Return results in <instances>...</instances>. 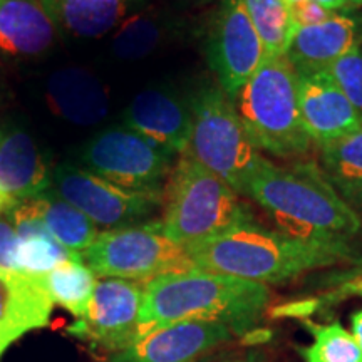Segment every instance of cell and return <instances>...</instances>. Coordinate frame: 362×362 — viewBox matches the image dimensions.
<instances>
[{
    "instance_id": "5bb4252c",
    "label": "cell",
    "mask_w": 362,
    "mask_h": 362,
    "mask_svg": "<svg viewBox=\"0 0 362 362\" xmlns=\"http://www.w3.org/2000/svg\"><path fill=\"white\" fill-rule=\"evenodd\" d=\"M124 123L149 141L181 156L187 153L193 129L189 99L163 89L141 90L126 107Z\"/></svg>"
},
{
    "instance_id": "ac0fdd59",
    "label": "cell",
    "mask_w": 362,
    "mask_h": 362,
    "mask_svg": "<svg viewBox=\"0 0 362 362\" xmlns=\"http://www.w3.org/2000/svg\"><path fill=\"white\" fill-rule=\"evenodd\" d=\"M57 34L40 0H0V52L6 56H42Z\"/></svg>"
},
{
    "instance_id": "d6a6232c",
    "label": "cell",
    "mask_w": 362,
    "mask_h": 362,
    "mask_svg": "<svg viewBox=\"0 0 362 362\" xmlns=\"http://www.w3.org/2000/svg\"><path fill=\"white\" fill-rule=\"evenodd\" d=\"M351 324H352V336L356 337L357 344H359L361 351H362V309L357 310L354 315H352L351 319Z\"/></svg>"
},
{
    "instance_id": "e0dca14e",
    "label": "cell",
    "mask_w": 362,
    "mask_h": 362,
    "mask_svg": "<svg viewBox=\"0 0 362 362\" xmlns=\"http://www.w3.org/2000/svg\"><path fill=\"white\" fill-rule=\"evenodd\" d=\"M51 187L52 173L37 143L25 131L0 128V192L17 205Z\"/></svg>"
},
{
    "instance_id": "d6986e66",
    "label": "cell",
    "mask_w": 362,
    "mask_h": 362,
    "mask_svg": "<svg viewBox=\"0 0 362 362\" xmlns=\"http://www.w3.org/2000/svg\"><path fill=\"white\" fill-rule=\"evenodd\" d=\"M45 93L54 112L74 124H99L110 111L106 88L96 76L79 67L54 72Z\"/></svg>"
},
{
    "instance_id": "3957f363",
    "label": "cell",
    "mask_w": 362,
    "mask_h": 362,
    "mask_svg": "<svg viewBox=\"0 0 362 362\" xmlns=\"http://www.w3.org/2000/svg\"><path fill=\"white\" fill-rule=\"evenodd\" d=\"M194 269L232 275L259 284H284L307 272L356 262L352 248L315 245L255 221L187 247Z\"/></svg>"
},
{
    "instance_id": "4316f807",
    "label": "cell",
    "mask_w": 362,
    "mask_h": 362,
    "mask_svg": "<svg viewBox=\"0 0 362 362\" xmlns=\"http://www.w3.org/2000/svg\"><path fill=\"white\" fill-rule=\"evenodd\" d=\"M320 163L334 185L362 180V124L337 141L320 146Z\"/></svg>"
},
{
    "instance_id": "f546056e",
    "label": "cell",
    "mask_w": 362,
    "mask_h": 362,
    "mask_svg": "<svg viewBox=\"0 0 362 362\" xmlns=\"http://www.w3.org/2000/svg\"><path fill=\"white\" fill-rule=\"evenodd\" d=\"M288 6H291L293 29L320 24V22L327 21L332 13H336L324 7L322 4L315 2V0H296Z\"/></svg>"
},
{
    "instance_id": "f1b7e54d",
    "label": "cell",
    "mask_w": 362,
    "mask_h": 362,
    "mask_svg": "<svg viewBox=\"0 0 362 362\" xmlns=\"http://www.w3.org/2000/svg\"><path fill=\"white\" fill-rule=\"evenodd\" d=\"M0 267L21 272L19 235L6 214L0 216Z\"/></svg>"
},
{
    "instance_id": "30bf717a",
    "label": "cell",
    "mask_w": 362,
    "mask_h": 362,
    "mask_svg": "<svg viewBox=\"0 0 362 362\" xmlns=\"http://www.w3.org/2000/svg\"><path fill=\"white\" fill-rule=\"evenodd\" d=\"M205 54L216 83L233 99L267 54L243 0H220L208 30Z\"/></svg>"
},
{
    "instance_id": "6da1fadb",
    "label": "cell",
    "mask_w": 362,
    "mask_h": 362,
    "mask_svg": "<svg viewBox=\"0 0 362 362\" xmlns=\"http://www.w3.org/2000/svg\"><path fill=\"white\" fill-rule=\"evenodd\" d=\"M247 197L264 208L279 232L302 242L352 248L351 240L362 232V216L314 161L279 166L265 160Z\"/></svg>"
},
{
    "instance_id": "e575fe53",
    "label": "cell",
    "mask_w": 362,
    "mask_h": 362,
    "mask_svg": "<svg viewBox=\"0 0 362 362\" xmlns=\"http://www.w3.org/2000/svg\"><path fill=\"white\" fill-rule=\"evenodd\" d=\"M223 362H265V361H262L260 357H257L255 354H248L245 357H238V359H230Z\"/></svg>"
},
{
    "instance_id": "cb8c5ba5",
    "label": "cell",
    "mask_w": 362,
    "mask_h": 362,
    "mask_svg": "<svg viewBox=\"0 0 362 362\" xmlns=\"http://www.w3.org/2000/svg\"><path fill=\"white\" fill-rule=\"evenodd\" d=\"M166 35V22L160 13L138 12L115 29L111 49L119 59L138 61L151 54Z\"/></svg>"
},
{
    "instance_id": "d4e9b609",
    "label": "cell",
    "mask_w": 362,
    "mask_h": 362,
    "mask_svg": "<svg viewBox=\"0 0 362 362\" xmlns=\"http://www.w3.org/2000/svg\"><path fill=\"white\" fill-rule=\"evenodd\" d=\"M265 52L285 56L293 34L291 6L287 0H243Z\"/></svg>"
},
{
    "instance_id": "484cf974",
    "label": "cell",
    "mask_w": 362,
    "mask_h": 362,
    "mask_svg": "<svg viewBox=\"0 0 362 362\" xmlns=\"http://www.w3.org/2000/svg\"><path fill=\"white\" fill-rule=\"evenodd\" d=\"M305 325L314 341L300 349L304 362H362L359 344L341 322L322 325L305 320Z\"/></svg>"
},
{
    "instance_id": "44dd1931",
    "label": "cell",
    "mask_w": 362,
    "mask_h": 362,
    "mask_svg": "<svg viewBox=\"0 0 362 362\" xmlns=\"http://www.w3.org/2000/svg\"><path fill=\"white\" fill-rule=\"evenodd\" d=\"M6 215L16 226L19 235V264L21 272L30 275H40L51 272L62 262L74 259V253L64 248L49 233L42 221L35 216L25 202L17 203Z\"/></svg>"
},
{
    "instance_id": "7c38bea8",
    "label": "cell",
    "mask_w": 362,
    "mask_h": 362,
    "mask_svg": "<svg viewBox=\"0 0 362 362\" xmlns=\"http://www.w3.org/2000/svg\"><path fill=\"white\" fill-rule=\"evenodd\" d=\"M233 336L232 329L218 322L171 324L134 339L123 351L111 354L110 362H194Z\"/></svg>"
},
{
    "instance_id": "4fadbf2b",
    "label": "cell",
    "mask_w": 362,
    "mask_h": 362,
    "mask_svg": "<svg viewBox=\"0 0 362 362\" xmlns=\"http://www.w3.org/2000/svg\"><path fill=\"white\" fill-rule=\"evenodd\" d=\"M297 90L302 121L312 143L319 148L337 141L362 124L359 112L327 69L297 72Z\"/></svg>"
},
{
    "instance_id": "ffe728a7",
    "label": "cell",
    "mask_w": 362,
    "mask_h": 362,
    "mask_svg": "<svg viewBox=\"0 0 362 362\" xmlns=\"http://www.w3.org/2000/svg\"><path fill=\"white\" fill-rule=\"evenodd\" d=\"M59 30L81 39H98L123 22L134 0H40Z\"/></svg>"
},
{
    "instance_id": "74e56055",
    "label": "cell",
    "mask_w": 362,
    "mask_h": 362,
    "mask_svg": "<svg viewBox=\"0 0 362 362\" xmlns=\"http://www.w3.org/2000/svg\"><path fill=\"white\" fill-rule=\"evenodd\" d=\"M194 2H198V4H206V2H210V0H194Z\"/></svg>"
},
{
    "instance_id": "9c48e42d",
    "label": "cell",
    "mask_w": 362,
    "mask_h": 362,
    "mask_svg": "<svg viewBox=\"0 0 362 362\" xmlns=\"http://www.w3.org/2000/svg\"><path fill=\"white\" fill-rule=\"evenodd\" d=\"M52 189L106 230L146 223L163 206L161 194L129 192L67 163L52 171Z\"/></svg>"
},
{
    "instance_id": "5b68a950",
    "label": "cell",
    "mask_w": 362,
    "mask_h": 362,
    "mask_svg": "<svg viewBox=\"0 0 362 362\" xmlns=\"http://www.w3.org/2000/svg\"><path fill=\"white\" fill-rule=\"evenodd\" d=\"M232 101L248 136L262 153L296 158L305 155L314 144L298 107L297 72L287 56L265 54L259 69Z\"/></svg>"
},
{
    "instance_id": "8fae6325",
    "label": "cell",
    "mask_w": 362,
    "mask_h": 362,
    "mask_svg": "<svg viewBox=\"0 0 362 362\" xmlns=\"http://www.w3.org/2000/svg\"><path fill=\"white\" fill-rule=\"evenodd\" d=\"M144 284L126 279H98L88 310L83 319L71 325L69 332L112 354L123 351L138 334Z\"/></svg>"
},
{
    "instance_id": "836d02e7",
    "label": "cell",
    "mask_w": 362,
    "mask_h": 362,
    "mask_svg": "<svg viewBox=\"0 0 362 362\" xmlns=\"http://www.w3.org/2000/svg\"><path fill=\"white\" fill-rule=\"evenodd\" d=\"M12 206H16V205H13V203H12L11 200H8L6 194L0 192V215L6 214V211L11 210Z\"/></svg>"
},
{
    "instance_id": "52a82bcc",
    "label": "cell",
    "mask_w": 362,
    "mask_h": 362,
    "mask_svg": "<svg viewBox=\"0 0 362 362\" xmlns=\"http://www.w3.org/2000/svg\"><path fill=\"white\" fill-rule=\"evenodd\" d=\"M81 259L99 279L138 282L194 269L187 248L168 238L161 220L99 232Z\"/></svg>"
},
{
    "instance_id": "4dcf8cb0",
    "label": "cell",
    "mask_w": 362,
    "mask_h": 362,
    "mask_svg": "<svg viewBox=\"0 0 362 362\" xmlns=\"http://www.w3.org/2000/svg\"><path fill=\"white\" fill-rule=\"evenodd\" d=\"M334 187H336L337 192L342 194L344 200L349 203L357 214L362 216V180L351 181V183L334 185Z\"/></svg>"
},
{
    "instance_id": "9a60e30c",
    "label": "cell",
    "mask_w": 362,
    "mask_h": 362,
    "mask_svg": "<svg viewBox=\"0 0 362 362\" xmlns=\"http://www.w3.org/2000/svg\"><path fill=\"white\" fill-rule=\"evenodd\" d=\"M52 309L42 279L0 267V361L25 334L47 327Z\"/></svg>"
},
{
    "instance_id": "83f0119b",
    "label": "cell",
    "mask_w": 362,
    "mask_h": 362,
    "mask_svg": "<svg viewBox=\"0 0 362 362\" xmlns=\"http://www.w3.org/2000/svg\"><path fill=\"white\" fill-rule=\"evenodd\" d=\"M327 72L362 117V45L337 59Z\"/></svg>"
},
{
    "instance_id": "7a4b0ae2",
    "label": "cell",
    "mask_w": 362,
    "mask_h": 362,
    "mask_svg": "<svg viewBox=\"0 0 362 362\" xmlns=\"http://www.w3.org/2000/svg\"><path fill=\"white\" fill-rule=\"evenodd\" d=\"M270 302L269 285L200 269L171 272L144 284L136 339L166 325L203 320L245 334Z\"/></svg>"
},
{
    "instance_id": "7402d4cb",
    "label": "cell",
    "mask_w": 362,
    "mask_h": 362,
    "mask_svg": "<svg viewBox=\"0 0 362 362\" xmlns=\"http://www.w3.org/2000/svg\"><path fill=\"white\" fill-rule=\"evenodd\" d=\"M29 210L42 221L49 233L74 255H83L99 235V228L83 211L62 200L51 189L27 200Z\"/></svg>"
},
{
    "instance_id": "ba28073f",
    "label": "cell",
    "mask_w": 362,
    "mask_h": 362,
    "mask_svg": "<svg viewBox=\"0 0 362 362\" xmlns=\"http://www.w3.org/2000/svg\"><path fill=\"white\" fill-rule=\"evenodd\" d=\"M90 173L129 192L161 194L178 156L129 129L112 126L94 134L83 149Z\"/></svg>"
},
{
    "instance_id": "1f68e13d",
    "label": "cell",
    "mask_w": 362,
    "mask_h": 362,
    "mask_svg": "<svg viewBox=\"0 0 362 362\" xmlns=\"http://www.w3.org/2000/svg\"><path fill=\"white\" fill-rule=\"evenodd\" d=\"M287 2L292 4V2H296V0H287ZM315 2L322 4L324 7H327L329 11H332V12H349L351 11L346 0H315Z\"/></svg>"
},
{
    "instance_id": "d590c367",
    "label": "cell",
    "mask_w": 362,
    "mask_h": 362,
    "mask_svg": "<svg viewBox=\"0 0 362 362\" xmlns=\"http://www.w3.org/2000/svg\"><path fill=\"white\" fill-rule=\"evenodd\" d=\"M347 6H349L351 11H356V8L362 7V0H346Z\"/></svg>"
},
{
    "instance_id": "8992f818",
    "label": "cell",
    "mask_w": 362,
    "mask_h": 362,
    "mask_svg": "<svg viewBox=\"0 0 362 362\" xmlns=\"http://www.w3.org/2000/svg\"><path fill=\"white\" fill-rule=\"evenodd\" d=\"M189 106L193 129L187 155L247 197L267 158L253 144L233 101L218 83H205L189 98Z\"/></svg>"
},
{
    "instance_id": "603a6c76",
    "label": "cell",
    "mask_w": 362,
    "mask_h": 362,
    "mask_svg": "<svg viewBox=\"0 0 362 362\" xmlns=\"http://www.w3.org/2000/svg\"><path fill=\"white\" fill-rule=\"evenodd\" d=\"M40 279L54 304L64 307L76 319H83L96 288L98 275L81 257L62 262Z\"/></svg>"
},
{
    "instance_id": "277c9868",
    "label": "cell",
    "mask_w": 362,
    "mask_h": 362,
    "mask_svg": "<svg viewBox=\"0 0 362 362\" xmlns=\"http://www.w3.org/2000/svg\"><path fill=\"white\" fill-rule=\"evenodd\" d=\"M161 210L165 233L185 248L253 221L240 194L187 153L171 170Z\"/></svg>"
},
{
    "instance_id": "2e32d148",
    "label": "cell",
    "mask_w": 362,
    "mask_h": 362,
    "mask_svg": "<svg viewBox=\"0 0 362 362\" xmlns=\"http://www.w3.org/2000/svg\"><path fill=\"white\" fill-rule=\"evenodd\" d=\"M361 45V17L336 12L320 24L293 29L285 56L296 72L322 71Z\"/></svg>"
},
{
    "instance_id": "8d00e7d4",
    "label": "cell",
    "mask_w": 362,
    "mask_h": 362,
    "mask_svg": "<svg viewBox=\"0 0 362 362\" xmlns=\"http://www.w3.org/2000/svg\"><path fill=\"white\" fill-rule=\"evenodd\" d=\"M349 288L352 292H356V293H359V296H362V280H361V282H356L354 285H351Z\"/></svg>"
}]
</instances>
